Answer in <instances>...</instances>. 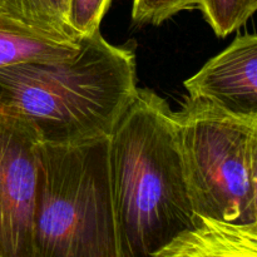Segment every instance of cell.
<instances>
[{"label":"cell","mask_w":257,"mask_h":257,"mask_svg":"<svg viewBox=\"0 0 257 257\" xmlns=\"http://www.w3.org/2000/svg\"><path fill=\"white\" fill-rule=\"evenodd\" d=\"M68 8L69 0H0V12L52 34L79 40L83 37L68 24Z\"/></svg>","instance_id":"9c48e42d"},{"label":"cell","mask_w":257,"mask_h":257,"mask_svg":"<svg viewBox=\"0 0 257 257\" xmlns=\"http://www.w3.org/2000/svg\"><path fill=\"white\" fill-rule=\"evenodd\" d=\"M200 0H133L132 19L137 24L161 25L183 10L198 9Z\"/></svg>","instance_id":"8fae6325"},{"label":"cell","mask_w":257,"mask_h":257,"mask_svg":"<svg viewBox=\"0 0 257 257\" xmlns=\"http://www.w3.org/2000/svg\"><path fill=\"white\" fill-rule=\"evenodd\" d=\"M32 257H122L109 175V137L40 146Z\"/></svg>","instance_id":"3957f363"},{"label":"cell","mask_w":257,"mask_h":257,"mask_svg":"<svg viewBox=\"0 0 257 257\" xmlns=\"http://www.w3.org/2000/svg\"><path fill=\"white\" fill-rule=\"evenodd\" d=\"M155 257H257V223L237 225L196 216Z\"/></svg>","instance_id":"52a82bcc"},{"label":"cell","mask_w":257,"mask_h":257,"mask_svg":"<svg viewBox=\"0 0 257 257\" xmlns=\"http://www.w3.org/2000/svg\"><path fill=\"white\" fill-rule=\"evenodd\" d=\"M198 9L220 38L227 37L247 23L257 9V0H200Z\"/></svg>","instance_id":"30bf717a"},{"label":"cell","mask_w":257,"mask_h":257,"mask_svg":"<svg viewBox=\"0 0 257 257\" xmlns=\"http://www.w3.org/2000/svg\"><path fill=\"white\" fill-rule=\"evenodd\" d=\"M188 97L237 115H257V37L238 35L185 82Z\"/></svg>","instance_id":"8992f818"},{"label":"cell","mask_w":257,"mask_h":257,"mask_svg":"<svg viewBox=\"0 0 257 257\" xmlns=\"http://www.w3.org/2000/svg\"><path fill=\"white\" fill-rule=\"evenodd\" d=\"M40 146L32 123L0 113V257H32Z\"/></svg>","instance_id":"5b68a950"},{"label":"cell","mask_w":257,"mask_h":257,"mask_svg":"<svg viewBox=\"0 0 257 257\" xmlns=\"http://www.w3.org/2000/svg\"><path fill=\"white\" fill-rule=\"evenodd\" d=\"M109 175L122 257H155L193 227L175 112L153 90L138 88L113 128Z\"/></svg>","instance_id":"6da1fadb"},{"label":"cell","mask_w":257,"mask_h":257,"mask_svg":"<svg viewBox=\"0 0 257 257\" xmlns=\"http://www.w3.org/2000/svg\"><path fill=\"white\" fill-rule=\"evenodd\" d=\"M80 44L82 39L52 34L0 12V68L65 59L77 54Z\"/></svg>","instance_id":"ba28073f"},{"label":"cell","mask_w":257,"mask_h":257,"mask_svg":"<svg viewBox=\"0 0 257 257\" xmlns=\"http://www.w3.org/2000/svg\"><path fill=\"white\" fill-rule=\"evenodd\" d=\"M112 0H69L68 24L78 37H88L99 30L100 22Z\"/></svg>","instance_id":"7c38bea8"},{"label":"cell","mask_w":257,"mask_h":257,"mask_svg":"<svg viewBox=\"0 0 257 257\" xmlns=\"http://www.w3.org/2000/svg\"><path fill=\"white\" fill-rule=\"evenodd\" d=\"M137 90L135 53L99 30L70 58L0 68V113L27 119L50 145L109 137Z\"/></svg>","instance_id":"7a4b0ae2"},{"label":"cell","mask_w":257,"mask_h":257,"mask_svg":"<svg viewBox=\"0 0 257 257\" xmlns=\"http://www.w3.org/2000/svg\"><path fill=\"white\" fill-rule=\"evenodd\" d=\"M175 117L195 215L257 223V115L188 97Z\"/></svg>","instance_id":"277c9868"}]
</instances>
